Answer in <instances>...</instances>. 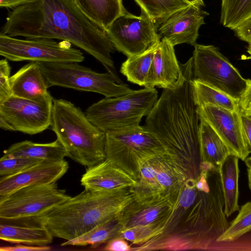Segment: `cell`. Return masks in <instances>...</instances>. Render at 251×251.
<instances>
[{
    "label": "cell",
    "mask_w": 251,
    "mask_h": 251,
    "mask_svg": "<svg viewBox=\"0 0 251 251\" xmlns=\"http://www.w3.org/2000/svg\"><path fill=\"white\" fill-rule=\"evenodd\" d=\"M71 197L56 182L24 187L0 196V218L39 216Z\"/></svg>",
    "instance_id": "8fae6325"
},
{
    "label": "cell",
    "mask_w": 251,
    "mask_h": 251,
    "mask_svg": "<svg viewBox=\"0 0 251 251\" xmlns=\"http://www.w3.org/2000/svg\"><path fill=\"white\" fill-rule=\"evenodd\" d=\"M90 19L105 30L126 11L122 0H73Z\"/></svg>",
    "instance_id": "603a6c76"
},
{
    "label": "cell",
    "mask_w": 251,
    "mask_h": 251,
    "mask_svg": "<svg viewBox=\"0 0 251 251\" xmlns=\"http://www.w3.org/2000/svg\"><path fill=\"white\" fill-rule=\"evenodd\" d=\"M244 161L248 167V184L251 191V157H248Z\"/></svg>",
    "instance_id": "ab89813d"
},
{
    "label": "cell",
    "mask_w": 251,
    "mask_h": 251,
    "mask_svg": "<svg viewBox=\"0 0 251 251\" xmlns=\"http://www.w3.org/2000/svg\"><path fill=\"white\" fill-rule=\"evenodd\" d=\"M180 72L174 46L166 39L162 38L155 50L144 87H169L177 80Z\"/></svg>",
    "instance_id": "ac0fdd59"
},
{
    "label": "cell",
    "mask_w": 251,
    "mask_h": 251,
    "mask_svg": "<svg viewBox=\"0 0 251 251\" xmlns=\"http://www.w3.org/2000/svg\"><path fill=\"white\" fill-rule=\"evenodd\" d=\"M200 118L217 133L230 154L245 161L251 152L243 131L240 111L236 112L213 105L198 107Z\"/></svg>",
    "instance_id": "4fadbf2b"
},
{
    "label": "cell",
    "mask_w": 251,
    "mask_h": 251,
    "mask_svg": "<svg viewBox=\"0 0 251 251\" xmlns=\"http://www.w3.org/2000/svg\"><path fill=\"white\" fill-rule=\"evenodd\" d=\"M195 101L198 107L213 105L236 112L240 111L239 100L195 78L192 83Z\"/></svg>",
    "instance_id": "484cf974"
},
{
    "label": "cell",
    "mask_w": 251,
    "mask_h": 251,
    "mask_svg": "<svg viewBox=\"0 0 251 251\" xmlns=\"http://www.w3.org/2000/svg\"><path fill=\"white\" fill-rule=\"evenodd\" d=\"M12 95L27 99H36L49 93L50 87L37 62H30L10 76Z\"/></svg>",
    "instance_id": "ffe728a7"
},
{
    "label": "cell",
    "mask_w": 251,
    "mask_h": 251,
    "mask_svg": "<svg viewBox=\"0 0 251 251\" xmlns=\"http://www.w3.org/2000/svg\"><path fill=\"white\" fill-rule=\"evenodd\" d=\"M120 214L98 225L78 237L63 242L61 246L90 245L92 248H95L119 237L123 230Z\"/></svg>",
    "instance_id": "d4e9b609"
},
{
    "label": "cell",
    "mask_w": 251,
    "mask_h": 251,
    "mask_svg": "<svg viewBox=\"0 0 251 251\" xmlns=\"http://www.w3.org/2000/svg\"><path fill=\"white\" fill-rule=\"evenodd\" d=\"M51 249L50 246H30L27 245L18 244L15 246L1 247V251H45Z\"/></svg>",
    "instance_id": "d590c367"
},
{
    "label": "cell",
    "mask_w": 251,
    "mask_h": 251,
    "mask_svg": "<svg viewBox=\"0 0 251 251\" xmlns=\"http://www.w3.org/2000/svg\"><path fill=\"white\" fill-rule=\"evenodd\" d=\"M207 15L201 7L190 4L156 25L157 33L160 40L165 38L174 46L181 44L194 46Z\"/></svg>",
    "instance_id": "5bb4252c"
},
{
    "label": "cell",
    "mask_w": 251,
    "mask_h": 251,
    "mask_svg": "<svg viewBox=\"0 0 251 251\" xmlns=\"http://www.w3.org/2000/svg\"><path fill=\"white\" fill-rule=\"evenodd\" d=\"M53 237L40 216L13 219L0 218V239L13 244L46 246Z\"/></svg>",
    "instance_id": "2e32d148"
},
{
    "label": "cell",
    "mask_w": 251,
    "mask_h": 251,
    "mask_svg": "<svg viewBox=\"0 0 251 251\" xmlns=\"http://www.w3.org/2000/svg\"><path fill=\"white\" fill-rule=\"evenodd\" d=\"M42 160L25 157L0 159V176H8L18 174L37 164Z\"/></svg>",
    "instance_id": "4dcf8cb0"
},
{
    "label": "cell",
    "mask_w": 251,
    "mask_h": 251,
    "mask_svg": "<svg viewBox=\"0 0 251 251\" xmlns=\"http://www.w3.org/2000/svg\"><path fill=\"white\" fill-rule=\"evenodd\" d=\"M81 185L91 191H116L135 187L137 181L121 169L104 160L88 167L80 179Z\"/></svg>",
    "instance_id": "e0dca14e"
},
{
    "label": "cell",
    "mask_w": 251,
    "mask_h": 251,
    "mask_svg": "<svg viewBox=\"0 0 251 251\" xmlns=\"http://www.w3.org/2000/svg\"><path fill=\"white\" fill-rule=\"evenodd\" d=\"M199 193V189L196 185L194 186H188L182 191L179 198V204L184 208L189 207L196 201Z\"/></svg>",
    "instance_id": "d6a6232c"
},
{
    "label": "cell",
    "mask_w": 251,
    "mask_h": 251,
    "mask_svg": "<svg viewBox=\"0 0 251 251\" xmlns=\"http://www.w3.org/2000/svg\"><path fill=\"white\" fill-rule=\"evenodd\" d=\"M105 134V159L137 181L144 161L167 154L158 138L144 126L109 131Z\"/></svg>",
    "instance_id": "5b68a950"
},
{
    "label": "cell",
    "mask_w": 251,
    "mask_h": 251,
    "mask_svg": "<svg viewBox=\"0 0 251 251\" xmlns=\"http://www.w3.org/2000/svg\"><path fill=\"white\" fill-rule=\"evenodd\" d=\"M11 68L7 59L0 61V102H1L12 95L10 84Z\"/></svg>",
    "instance_id": "1f68e13d"
},
{
    "label": "cell",
    "mask_w": 251,
    "mask_h": 251,
    "mask_svg": "<svg viewBox=\"0 0 251 251\" xmlns=\"http://www.w3.org/2000/svg\"><path fill=\"white\" fill-rule=\"evenodd\" d=\"M158 44L142 53L128 57L122 63L120 72L128 81L144 87Z\"/></svg>",
    "instance_id": "4316f807"
},
{
    "label": "cell",
    "mask_w": 251,
    "mask_h": 251,
    "mask_svg": "<svg viewBox=\"0 0 251 251\" xmlns=\"http://www.w3.org/2000/svg\"><path fill=\"white\" fill-rule=\"evenodd\" d=\"M155 25L174 12L190 4L184 0H134Z\"/></svg>",
    "instance_id": "f1b7e54d"
},
{
    "label": "cell",
    "mask_w": 251,
    "mask_h": 251,
    "mask_svg": "<svg viewBox=\"0 0 251 251\" xmlns=\"http://www.w3.org/2000/svg\"><path fill=\"white\" fill-rule=\"evenodd\" d=\"M134 200L130 188L116 191L84 189L40 217L53 237L68 241L118 215Z\"/></svg>",
    "instance_id": "3957f363"
},
{
    "label": "cell",
    "mask_w": 251,
    "mask_h": 251,
    "mask_svg": "<svg viewBox=\"0 0 251 251\" xmlns=\"http://www.w3.org/2000/svg\"><path fill=\"white\" fill-rule=\"evenodd\" d=\"M72 44L53 39H20L0 33V55L12 61L77 62L84 60L83 53Z\"/></svg>",
    "instance_id": "30bf717a"
},
{
    "label": "cell",
    "mask_w": 251,
    "mask_h": 251,
    "mask_svg": "<svg viewBox=\"0 0 251 251\" xmlns=\"http://www.w3.org/2000/svg\"><path fill=\"white\" fill-rule=\"evenodd\" d=\"M53 99L49 93L36 99L12 95L0 102V127L34 135L50 126Z\"/></svg>",
    "instance_id": "9c48e42d"
},
{
    "label": "cell",
    "mask_w": 251,
    "mask_h": 251,
    "mask_svg": "<svg viewBox=\"0 0 251 251\" xmlns=\"http://www.w3.org/2000/svg\"><path fill=\"white\" fill-rule=\"evenodd\" d=\"M251 230V201L240 208L237 217L229 224L228 228L216 242H232Z\"/></svg>",
    "instance_id": "f546056e"
},
{
    "label": "cell",
    "mask_w": 251,
    "mask_h": 251,
    "mask_svg": "<svg viewBox=\"0 0 251 251\" xmlns=\"http://www.w3.org/2000/svg\"><path fill=\"white\" fill-rule=\"evenodd\" d=\"M135 201V205L131 204V202L120 215L123 229L161 224V221L169 214L174 206L173 203L166 199Z\"/></svg>",
    "instance_id": "d6986e66"
},
{
    "label": "cell",
    "mask_w": 251,
    "mask_h": 251,
    "mask_svg": "<svg viewBox=\"0 0 251 251\" xmlns=\"http://www.w3.org/2000/svg\"><path fill=\"white\" fill-rule=\"evenodd\" d=\"M238 161L237 157L229 154L220 167L225 200L224 212L226 217L240 209L238 205Z\"/></svg>",
    "instance_id": "cb8c5ba5"
},
{
    "label": "cell",
    "mask_w": 251,
    "mask_h": 251,
    "mask_svg": "<svg viewBox=\"0 0 251 251\" xmlns=\"http://www.w3.org/2000/svg\"><path fill=\"white\" fill-rule=\"evenodd\" d=\"M240 115L243 131L251 151V116L243 114L241 111Z\"/></svg>",
    "instance_id": "74e56055"
},
{
    "label": "cell",
    "mask_w": 251,
    "mask_h": 251,
    "mask_svg": "<svg viewBox=\"0 0 251 251\" xmlns=\"http://www.w3.org/2000/svg\"><path fill=\"white\" fill-rule=\"evenodd\" d=\"M179 65L177 80L163 89L144 126L158 138L171 157H188L200 168V119L193 94V57Z\"/></svg>",
    "instance_id": "7a4b0ae2"
},
{
    "label": "cell",
    "mask_w": 251,
    "mask_h": 251,
    "mask_svg": "<svg viewBox=\"0 0 251 251\" xmlns=\"http://www.w3.org/2000/svg\"><path fill=\"white\" fill-rule=\"evenodd\" d=\"M0 32L13 37L69 42L99 61L117 83H124L111 56L115 48L106 30L88 18L73 0H30L9 12Z\"/></svg>",
    "instance_id": "6da1fadb"
},
{
    "label": "cell",
    "mask_w": 251,
    "mask_h": 251,
    "mask_svg": "<svg viewBox=\"0 0 251 251\" xmlns=\"http://www.w3.org/2000/svg\"><path fill=\"white\" fill-rule=\"evenodd\" d=\"M65 161L42 160L17 175L0 178V196L7 195L21 188L56 182L67 172Z\"/></svg>",
    "instance_id": "9a60e30c"
},
{
    "label": "cell",
    "mask_w": 251,
    "mask_h": 251,
    "mask_svg": "<svg viewBox=\"0 0 251 251\" xmlns=\"http://www.w3.org/2000/svg\"><path fill=\"white\" fill-rule=\"evenodd\" d=\"M141 10L140 16L126 11L106 29L115 49L128 57L143 53L161 40L154 22Z\"/></svg>",
    "instance_id": "7c38bea8"
},
{
    "label": "cell",
    "mask_w": 251,
    "mask_h": 251,
    "mask_svg": "<svg viewBox=\"0 0 251 251\" xmlns=\"http://www.w3.org/2000/svg\"><path fill=\"white\" fill-rule=\"evenodd\" d=\"M248 43H249V46L248 48L247 52L250 54V58L251 59V41Z\"/></svg>",
    "instance_id": "b9f144b4"
},
{
    "label": "cell",
    "mask_w": 251,
    "mask_h": 251,
    "mask_svg": "<svg viewBox=\"0 0 251 251\" xmlns=\"http://www.w3.org/2000/svg\"><path fill=\"white\" fill-rule=\"evenodd\" d=\"M190 4H193L200 7L204 6L203 0H184Z\"/></svg>",
    "instance_id": "60d3db41"
},
{
    "label": "cell",
    "mask_w": 251,
    "mask_h": 251,
    "mask_svg": "<svg viewBox=\"0 0 251 251\" xmlns=\"http://www.w3.org/2000/svg\"><path fill=\"white\" fill-rule=\"evenodd\" d=\"M192 57L195 78L240 100L247 80L217 47L196 44Z\"/></svg>",
    "instance_id": "ba28073f"
},
{
    "label": "cell",
    "mask_w": 251,
    "mask_h": 251,
    "mask_svg": "<svg viewBox=\"0 0 251 251\" xmlns=\"http://www.w3.org/2000/svg\"><path fill=\"white\" fill-rule=\"evenodd\" d=\"M251 16V0H222L220 22L234 30Z\"/></svg>",
    "instance_id": "83f0119b"
},
{
    "label": "cell",
    "mask_w": 251,
    "mask_h": 251,
    "mask_svg": "<svg viewBox=\"0 0 251 251\" xmlns=\"http://www.w3.org/2000/svg\"><path fill=\"white\" fill-rule=\"evenodd\" d=\"M199 136L201 169H220L223 162L230 154L226 145L212 127L201 119H200Z\"/></svg>",
    "instance_id": "7402d4cb"
},
{
    "label": "cell",
    "mask_w": 251,
    "mask_h": 251,
    "mask_svg": "<svg viewBox=\"0 0 251 251\" xmlns=\"http://www.w3.org/2000/svg\"><path fill=\"white\" fill-rule=\"evenodd\" d=\"M103 250L111 251H126L130 250V247L123 238L117 237L107 242Z\"/></svg>",
    "instance_id": "8d00e7d4"
},
{
    "label": "cell",
    "mask_w": 251,
    "mask_h": 251,
    "mask_svg": "<svg viewBox=\"0 0 251 251\" xmlns=\"http://www.w3.org/2000/svg\"><path fill=\"white\" fill-rule=\"evenodd\" d=\"M233 30L240 39L249 43L251 41V16Z\"/></svg>",
    "instance_id": "e575fe53"
},
{
    "label": "cell",
    "mask_w": 251,
    "mask_h": 251,
    "mask_svg": "<svg viewBox=\"0 0 251 251\" xmlns=\"http://www.w3.org/2000/svg\"><path fill=\"white\" fill-rule=\"evenodd\" d=\"M67 157L65 149L58 139L48 143L25 140L11 145L3 151L1 158L25 157L42 160L62 161Z\"/></svg>",
    "instance_id": "44dd1931"
},
{
    "label": "cell",
    "mask_w": 251,
    "mask_h": 251,
    "mask_svg": "<svg viewBox=\"0 0 251 251\" xmlns=\"http://www.w3.org/2000/svg\"><path fill=\"white\" fill-rule=\"evenodd\" d=\"M30 0H0V7L14 9Z\"/></svg>",
    "instance_id": "f35d334b"
},
{
    "label": "cell",
    "mask_w": 251,
    "mask_h": 251,
    "mask_svg": "<svg viewBox=\"0 0 251 251\" xmlns=\"http://www.w3.org/2000/svg\"><path fill=\"white\" fill-rule=\"evenodd\" d=\"M157 98L155 88L133 90L123 96L101 99L88 107L85 113L91 123L105 132L138 126Z\"/></svg>",
    "instance_id": "8992f818"
},
{
    "label": "cell",
    "mask_w": 251,
    "mask_h": 251,
    "mask_svg": "<svg viewBox=\"0 0 251 251\" xmlns=\"http://www.w3.org/2000/svg\"><path fill=\"white\" fill-rule=\"evenodd\" d=\"M50 126L67 157L87 168L105 159V132L72 102L53 100Z\"/></svg>",
    "instance_id": "277c9868"
},
{
    "label": "cell",
    "mask_w": 251,
    "mask_h": 251,
    "mask_svg": "<svg viewBox=\"0 0 251 251\" xmlns=\"http://www.w3.org/2000/svg\"><path fill=\"white\" fill-rule=\"evenodd\" d=\"M38 63L50 87L94 92L105 98L121 96L133 91L125 84L117 83L109 73H98L77 62Z\"/></svg>",
    "instance_id": "52a82bcc"
},
{
    "label": "cell",
    "mask_w": 251,
    "mask_h": 251,
    "mask_svg": "<svg viewBox=\"0 0 251 251\" xmlns=\"http://www.w3.org/2000/svg\"><path fill=\"white\" fill-rule=\"evenodd\" d=\"M247 80L246 89L239 100V103L241 112L251 116V79Z\"/></svg>",
    "instance_id": "836d02e7"
}]
</instances>
